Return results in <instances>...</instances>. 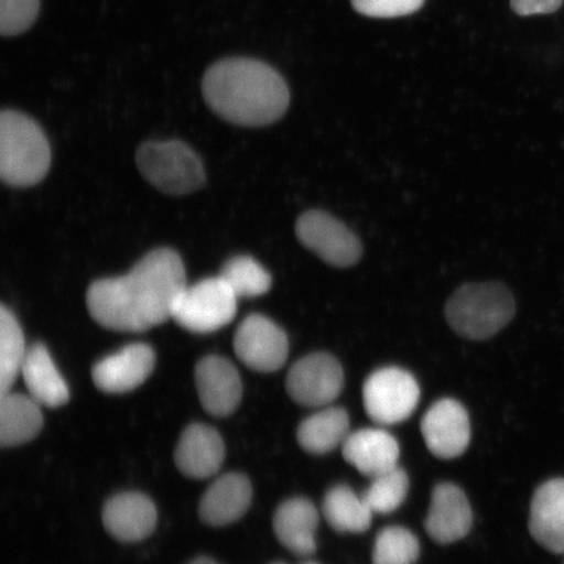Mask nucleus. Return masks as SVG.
<instances>
[{"mask_svg":"<svg viewBox=\"0 0 564 564\" xmlns=\"http://www.w3.org/2000/svg\"><path fill=\"white\" fill-rule=\"evenodd\" d=\"M409 478L404 469L397 467L372 478L369 489L362 494L373 513L388 514L397 511L408 496Z\"/></svg>","mask_w":564,"mask_h":564,"instance_id":"28","label":"nucleus"},{"mask_svg":"<svg viewBox=\"0 0 564 564\" xmlns=\"http://www.w3.org/2000/svg\"><path fill=\"white\" fill-rule=\"evenodd\" d=\"M51 144L37 122L17 110L0 116V176L7 185L30 187L45 178Z\"/></svg>","mask_w":564,"mask_h":564,"instance_id":"3","label":"nucleus"},{"mask_svg":"<svg viewBox=\"0 0 564 564\" xmlns=\"http://www.w3.org/2000/svg\"><path fill=\"white\" fill-rule=\"evenodd\" d=\"M41 10V0H0V32L3 37H15L34 25Z\"/></svg>","mask_w":564,"mask_h":564,"instance_id":"29","label":"nucleus"},{"mask_svg":"<svg viewBox=\"0 0 564 564\" xmlns=\"http://www.w3.org/2000/svg\"><path fill=\"white\" fill-rule=\"evenodd\" d=\"M225 460L221 435L202 423H193L176 444L174 462L183 475L203 479L215 476Z\"/></svg>","mask_w":564,"mask_h":564,"instance_id":"16","label":"nucleus"},{"mask_svg":"<svg viewBox=\"0 0 564 564\" xmlns=\"http://www.w3.org/2000/svg\"><path fill=\"white\" fill-rule=\"evenodd\" d=\"M324 518L337 532L364 533L371 527L370 507L362 496H357L347 485L328 490L323 500Z\"/></svg>","mask_w":564,"mask_h":564,"instance_id":"24","label":"nucleus"},{"mask_svg":"<svg viewBox=\"0 0 564 564\" xmlns=\"http://www.w3.org/2000/svg\"><path fill=\"white\" fill-rule=\"evenodd\" d=\"M204 100L230 123L260 127L285 115L291 91L276 69L246 56L214 63L203 77Z\"/></svg>","mask_w":564,"mask_h":564,"instance_id":"2","label":"nucleus"},{"mask_svg":"<svg viewBox=\"0 0 564 564\" xmlns=\"http://www.w3.org/2000/svg\"><path fill=\"white\" fill-rule=\"evenodd\" d=\"M237 301L236 293L221 276L202 280L183 289L172 317L192 333H215L235 319Z\"/></svg>","mask_w":564,"mask_h":564,"instance_id":"6","label":"nucleus"},{"mask_svg":"<svg viewBox=\"0 0 564 564\" xmlns=\"http://www.w3.org/2000/svg\"><path fill=\"white\" fill-rule=\"evenodd\" d=\"M186 286L178 253L158 249L124 276L95 281L87 292V306L104 328L144 333L172 317L174 303Z\"/></svg>","mask_w":564,"mask_h":564,"instance_id":"1","label":"nucleus"},{"mask_svg":"<svg viewBox=\"0 0 564 564\" xmlns=\"http://www.w3.org/2000/svg\"><path fill=\"white\" fill-rule=\"evenodd\" d=\"M471 524L474 512L464 491L454 484L436 485L425 520L430 538L438 544H454L470 532Z\"/></svg>","mask_w":564,"mask_h":564,"instance_id":"14","label":"nucleus"},{"mask_svg":"<svg viewBox=\"0 0 564 564\" xmlns=\"http://www.w3.org/2000/svg\"><path fill=\"white\" fill-rule=\"evenodd\" d=\"M252 500L250 479L239 474H228L217 478L204 494L199 514L210 527L236 523L249 510Z\"/></svg>","mask_w":564,"mask_h":564,"instance_id":"19","label":"nucleus"},{"mask_svg":"<svg viewBox=\"0 0 564 564\" xmlns=\"http://www.w3.org/2000/svg\"><path fill=\"white\" fill-rule=\"evenodd\" d=\"M220 276L238 299H256L272 286L271 274L256 259L247 256L231 258L224 264Z\"/></svg>","mask_w":564,"mask_h":564,"instance_id":"26","label":"nucleus"},{"mask_svg":"<svg viewBox=\"0 0 564 564\" xmlns=\"http://www.w3.org/2000/svg\"><path fill=\"white\" fill-rule=\"evenodd\" d=\"M514 312L513 295L498 282L458 288L446 306L451 328L476 341L497 335L513 319Z\"/></svg>","mask_w":564,"mask_h":564,"instance_id":"4","label":"nucleus"},{"mask_svg":"<svg viewBox=\"0 0 564 564\" xmlns=\"http://www.w3.org/2000/svg\"><path fill=\"white\" fill-rule=\"evenodd\" d=\"M310 564H315V563H310Z\"/></svg>","mask_w":564,"mask_h":564,"instance_id":"33","label":"nucleus"},{"mask_svg":"<svg viewBox=\"0 0 564 564\" xmlns=\"http://www.w3.org/2000/svg\"><path fill=\"white\" fill-rule=\"evenodd\" d=\"M317 525H319V512L312 500L306 498L285 500L273 518L276 538L289 552L297 555L315 553Z\"/></svg>","mask_w":564,"mask_h":564,"instance_id":"20","label":"nucleus"},{"mask_svg":"<svg viewBox=\"0 0 564 564\" xmlns=\"http://www.w3.org/2000/svg\"><path fill=\"white\" fill-rule=\"evenodd\" d=\"M295 232L303 246L330 265L351 267L362 257L359 239L326 212L310 210L303 214L295 224Z\"/></svg>","mask_w":564,"mask_h":564,"instance_id":"8","label":"nucleus"},{"mask_svg":"<svg viewBox=\"0 0 564 564\" xmlns=\"http://www.w3.org/2000/svg\"><path fill=\"white\" fill-rule=\"evenodd\" d=\"M343 456L359 474L376 478L399 467L400 447L393 435L380 429H362L350 433Z\"/></svg>","mask_w":564,"mask_h":564,"instance_id":"17","label":"nucleus"},{"mask_svg":"<svg viewBox=\"0 0 564 564\" xmlns=\"http://www.w3.org/2000/svg\"><path fill=\"white\" fill-rule=\"evenodd\" d=\"M188 564H220V563H217L216 561L210 560V558H206V556H200V558H196L193 562H189Z\"/></svg>","mask_w":564,"mask_h":564,"instance_id":"32","label":"nucleus"},{"mask_svg":"<svg viewBox=\"0 0 564 564\" xmlns=\"http://www.w3.org/2000/svg\"><path fill=\"white\" fill-rule=\"evenodd\" d=\"M564 564V563H563Z\"/></svg>","mask_w":564,"mask_h":564,"instance_id":"34","label":"nucleus"},{"mask_svg":"<svg viewBox=\"0 0 564 564\" xmlns=\"http://www.w3.org/2000/svg\"><path fill=\"white\" fill-rule=\"evenodd\" d=\"M28 391L42 406L59 408L69 400V390L44 344L28 349L21 369Z\"/></svg>","mask_w":564,"mask_h":564,"instance_id":"21","label":"nucleus"},{"mask_svg":"<svg viewBox=\"0 0 564 564\" xmlns=\"http://www.w3.org/2000/svg\"><path fill=\"white\" fill-rule=\"evenodd\" d=\"M235 350L247 368L259 372H273L286 362L289 340L284 330L270 317L250 315L237 329Z\"/></svg>","mask_w":564,"mask_h":564,"instance_id":"10","label":"nucleus"},{"mask_svg":"<svg viewBox=\"0 0 564 564\" xmlns=\"http://www.w3.org/2000/svg\"><path fill=\"white\" fill-rule=\"evenodd\" d=\"M102 521L112 538L139 542L150 538L156 528L158 510L144 494L122 492L105 505Z\"/></svg>","mask_w":564,"mask_h":564,"instance_id":"15","label":"nucleus"},{"mask_svg":"<svg viewBox=\"0 0 564 564\" xmlns=\"http://www.w3.org/2000/svg\"><path fill=\"white\" fill-rule=\"evenodd\" d=\"M421 432L434 456L444 460L462 456L471 434L467 409L454 399L436 401L423 415Z\"/></svg>","mask_w":564,"mask_h":564,"instance_id":"11","label":"nucleus"},{"mask_svg":"<svg viewBox=\"0 0 564 564\" xmlns=\"http://www.w3.org/2000/svg\"><path fill=\"white\" fill-rule=\"evenodd\" d=\"M195 384L204 411L215 417H228L242 400V380L227 358L208 356L195 368Z\"/></svg>","mask_w":564,"mask_h":564,"instance_id":"12","label":"nucleus"},{"mask_svg":"<svg viewBox=\"0 0 564 564\" xmlns=\"http://www.w3.org/2000/svg\"><path fill=\"white\" fill-rule=\"evenodd\" d=\"M0 398V444L15 447L34 440L44 426L42 405L32 397L11 391Z\"/></svg>","mask_w":564,"mask_h":564,"instance_id":"22","label":"nucleus"},{"mask_svg":"<svg viewBox=\"0 0 564 564\" xmlns=\"http://www.w3.org/2000/svg\"><path fill=\"white\" fill-rule=\"evenodd\" d=\"M563 0H511V7L520 17L547 15L558 11Z\"/></svg>","mask_w":564,"mask_h":564,"instance_id":"31","label":"nucleus"},{"mask_svg":"<svg viewBox=\"0 0 564 564\" xmlns=\"http://www.w3.org/2000/svg\"><path fill=\"white\" fill-rule=\"evenodd\" d=\"M350 420L343 408H326L303 421L299 427L300 446L308 454L326 455L348 438Z\"/></svg>","mask_w":564,"mask_h":564,"instance_id":"23","label":"nucleus"},{"mask_svg":"<svg viewBox=\"0 0 564 564\" xmlns=\"http://www.w3.org/2000/svg\"><path fill=\"white\" fill-rule=\"evenodd\" d=\"M28 349L18 317L0 307V397L9 393L23 369Z\"/></svg>","mask_w":564,"mask_h":564,"instance_id":"25","label":"nucleus"},{"mask_svg":"<svg viewBox=\"0 0 564 564\" xmlns=\"http://www.w3.org/2000/svg\"><path fill=\"white\" fill-rule=\"evenodd\" d=\"M420 541L403 527H388L379 533L372 550L373 564H414L420 558Z\"/></svg>","mask_w":564,"mask_h":564,"instance_id":"27","label":"nucleus"},{"mask_svg":"<svg viewBox=\"0 0 564 564\" xmlns=\"http://www.w3.org/2000/svg\"><path fill=\"white\" fill-rule=\"evenodd\" d=\"M344 371L340 362L328 352H313L300 359L289 370L286 391L302 406L322 408L340 397Z\"/></svg>","mask_w":564,"mask_h":564,"instance_id":"9","label":"nucleus"},{"mask_svg":"<svg viewBox=\"0 0 564 564\" xmlns=\"http://www.w3.org/2000/svg\"><path fill=\"white\" fill-rule=\"evenodd\" d=\"M154 365L156 355L150 345L131 344L97 362L91 369V379L102 392H130L150 378Z\"/></svg>","mask_w":564,"mask_h":564,"instance_id":"13","label":"nucleus"},{"mask_svg":"<svg viewBox=\"0 0 564 564\" xmlns=\"http://www.w3.org/2000/svg\"><path fill=\"white\" fill-rule=\"evenodd\" d=\"M529 531L549 552L564 554V478L550 479L535 490Z\"/></svg>","mask_w":564,"mask_h":564,"instance_id":"18","label":"nucleus"},{"mask_svg":"<svg viewBox=\"0 0 564 564\" xmlns=\"http://www.w3.org/2000/svg\"><path fill=\"white\" fill-rule=\"evenodd\" d=\"M420 397L417 380L400 368L377 370L364 386L365 411L380 425H397L411 417Z\"/></svg>","mask_w":564,"mask_h":564,"instance_id":"7","label":"nucleus"},{"mask_svg":"<svg viewBox=\"0 0 564 564\" xmlns=\"http://www.w3.org/2000/svg\"><path fill=\"white\" fill-rule=\"evenodd\" d=\"M137 164L144 178L166 194H192L206 182L202 160L178 140L148 141L138 150Z\"/></svg>","mask_w":564,"mask_h":564,"instance_id":"5","label":"nucleus"},{"mask_svg":"<svg viewBox=\"0 0 564 564\" xmlns=\"http://www.w3.org/2000/svg\"><path fill=\"white\" fill-rule=\"evenodd\" d=\"M425 0H351L352 7L368 18L392 19L411 15Z\"/></svg>","mask_w":564,"mask_h":564,"instance_id":"30","label":"nucleus"}]
</instances>
